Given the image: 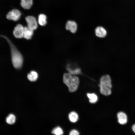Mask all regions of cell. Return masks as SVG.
I'll list each match as a JSON object with an SVG mask.
<instances>
[{"label": "cell", "mask_w": 135, "mask_h": 135, "mask_svg": "<svg viewBox=\"0 0 135 135\" xmlns=\"http://www.w3.org/2000/svg\"><path fill=\"white\" fill-rule=\"evenodd\" d=\"M16 120L15 116L13 114H10L6 117V121L8 124H12L15 123Z\"/></svg>", "instance_id": "cell-16"}, {"label": "cell", "mask_w": 135, "mask_h": 135, "mask_svg": "<svg viewBox=\"0 0 135 135\" xmlns=\"http://www.w3.org/2000/svg\"><path fill=\"white\" fill-rule=\"evenodd\" d=\"M28 79L30 81L34 82L36 81L38 77V72L34 70H31L27 75Z\"/></svg>", "instance_id": "cell-12"}, {"label": "cell", "mask_w": 135, "mask_h": 135, "mask_svg": "<svg viewBox=\"0 0 135 135\" xmlns=\"http://www.w3.org/2000/svg\"><path fill=\"white\" fill-rule=\"evenodd\" d=\"M66 28L67 30H70L72 33H74L77 30V24L74 21L68 20L66 24Z\"/></svg>", "instance_id": "cell-7"}, {"label": "cell", "mask_w": 135, "mask_h": 135, "mask_svg": "<svg viewBox=\"0 0 135 135\" xmlns=\"http://www.w3.org/2000/svg\"><path fill=\"white\" fill-rule=\"evenodd\" d=\"M6 40L9 45L12 63L14 67L19 70L22 67L24 62L23 56L14 44L8 38L2 36Z\"/></svg>", "instance_id": "cell-1"}, {"label": "cell", "mask_w": 135, "mask_h": 135, "mask_svg": "<svg viewBox=\"0 0 135 135\" xmlns=\"http://www.w3.org/2000/svg\"><path fill=\"white\" fill-rule=\"evenodd\" d=\"M66 69L68 72L73 75H76L81 73V70L80 68L70 64L67 65Z\"/></svg>", "instance_id": "cell-8"}, {"label": "cell", "mask_w": 135, "mask_h": 135, "mask_svg": "<svg viewBox=\"0 0 135 135\" xmlns=\"http://www.w3.org/2000/svg\"><path fill=\"white\" fill-rule=\"evenodd\" d=\"M20 5L24 9H30L33 4V0H20Z\"/></svg>", "instance_id": "cell-13"}, {"label": "cell", "mask_w": 135, "mask_h": 135, "mask_svg": "<svg viewBox=\"0 0 135 135\" xmlns=\"http://www.w3.org/2000/svg\"><path fill=\"white\" fill-rule=\"evenodd\" d=\"M68 118L70 121L72 122H76L78 119V116L75 112H70L68 115Z\"/></svg>", "instance_id": "cell-15"}, {"label": "cell", "mask_w": 135, "mask_h": 135, "mask_svg": "<svg viewBox=\"0 0 135 135\" xmlns=\"http://www.w3.org/2000/svg\"><path fill=\"white\" fill-rule=\"evenodd\" d=\"M118 122L120 124H124L127 122V116L126 114L122 112H120L117 114Z\"/></svg>", "instance_id": "cell-10"}, {"label": "cell", "mask_w": 135, "mask_h": 135, "mask_svg": "<svg viewBox=\"0 0 135 135\" xmlns=\"http://www.w3.org/2000/svg\"><path fill=\"white\" fill-rule=\"evenodd\" d=\"M24 27L20 24H18L14 28L13 32L14 36L17 38H23Z\"/></svg>", "instance_id": "cell-6"}, {"label": "cell", "mask_w": 135, "mask_h": 135, "mask_svg": "<svg viewBox=\"0 0 135 135\" xmlns=\"http://www.w3.org/2000/svg\"><path fill=\"white\" fill-rule=\"evenodd\" d=\"M46 19L47 17L45 15L40 14L38 16V23L41 26H44L47 23Z\"/></svg>", "instance_id": "cell-14"}, {"label": "cell", "mask_w": 135, "mask_h": 135, "mask_svg": "<svg viewBox=\"0 0 135 135\" xmlns=\"http://www.w3.org/2000/svg\"><path fill=\"white\" fill-rule=\"evenodd\" d=\"M132 129L133 131L135 133V124L132 126Z\"/></svg>", "instance_id": "cell-20"}, {"label": "cell", "mask_w": 135, "mask_h": 135, "mask_svg": "<svg viewBox=\"0 0 135 135\" xmlns=\"http://www.w3.org/2000/svg\"><path fill=\"white\" fill-rule=\"evenodd\" d=\"M87 96L89 99L90 102L91 103H95L98 101L97 96L94 93H88L87 94Z\"/></svg>", "instance_id": "cell-17"}, {"label": "cell", "mask_w": 135, "mask_h": 135, "mask_svg": "<svg viewBox=\"0 0 135 135\" xmlns=\"http://www.w3.org/2000/svg\"><path fill=\"white\" fill-rule=\"evenodd\" d=\"M52 133L56 135H62L63 134V132L61 128L58 126L54 128L52 130Z\"/></svg>", "instance_id": "cell-18"}, {"label": "cell", "mask_w": 135, "mask_h": 135, "mask_svg": "<svg viewBox=\"0 0 135 135\" xmlns=\"http://www.w3.org/2000/svg\"><path fill=\"white\" fill-rule=\"evenodd\" d=\"M70 135H78L79 134L78 132L75 130H72L70 132Z\"/></svg>", "instance_id": "cell-19"}, {"label": "cell", "mask_w": 135, "mask_h": 135, "mask_svg": "<svg viewBox=\"0 0 135 135\" xmlns=\"http://www.w3.org/2000/svg\"><path fill=\"white\" fill-rule=\"evenodd\" d=\"M25 20L28 28L33 31L37 29L38 22L34 17L32 16H28L25 18Z\"/></svg>", "instance_id": "cell-5"}, {"label": "cell", "mask_w": 135, "mask_h": 135, "mask_svg": "<svg viewBox=\"0 0 135 135\" xmlns=\"http://www.w3.org/2000/svg\"><path fill=\"white\" fill-rule=\"evenodd\" d=\"M99 86L101 94L106 96L111 94L112 85L111 79L109 75H104L101 77Z\"/></svg>", "instance_id": "cell-3"}, {"label": "cell", "mask_w": 135, "mask_h": 135, "mask_svg": "<svg viewBox=\"0 0 135 135\" xmlns=\"http://www.w3.org/2000/svg\"><path fill=\"white\" fill-rule=\"evenodd\" d=\"M63 82L68 87L71 92H75L77 90L79 83L78 78L68 72L64 73L63 75Z\"/></svg>", "instance_id": "cell-2"}, {"label": "cell", "mask_w": 135, "mask_h": 135, "mask_svg": "<svg viewBox=\"0 0 135 135\" xmlns=\"http://www.w3.org/2000/svg\"><path fill=\"white\" fill-rule=\"evenodd\" d=\"M21 14L18 10L14 9L10 11L7 14L6 18L8 20L16 21L20 19Z\"/></svg>", "instance_id": "cell-4"}, {"label": "cell", "mask_w": 135, "mask_h": 135, "mask_svg": "<svg viewBox=\"0 0 135 135\" xmlns=\"http://www.w3.org/2000/svg\"><path fill=\"white\" fill-rule=\"evenodd\" d=\"M95 33L96 35L98 37L103 38L106 36L107 32L104 28L102 26H99L96 28Z\"/></svg>", "instance_id": "cell-9"}, {"label": "cell", "mask_w": 135, "mask_h": 135, "mask_svg": "<svg viewBox=\"0 0 135 135\" xmlns=\"http://www.w3.org/2000/svg\"><path fill=\"white\" fill-rule=\"evenodd\" d=\"M34 34V31L27 26L24 27L23 38L27 40L31 39Z\"/></svg>", "instance_id": "cell-11"}]
</instances>
